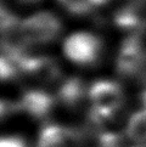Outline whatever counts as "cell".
<instances>
[{"instance_id": "obj_3", "label": "cell", "mask_w": 146, "mask_h": 147, "mask_svg": "<svg viewBox=\"0 0 146 147\" xmlns=\"http://www.w3.org/2000/svg\"><path fill=\"white\" fill-rule=\"evenodd\" d=\"M89 100L93 106L91 112L102 117H111L121 108L124 96L122 88L117 83L99 80L89 89Z\"/></svg>"}, {"instance_id": "obj_9", "label": "cell", "mask_w": 146, "mask_h": 147, "mask_svg": "<svg viewBox=\"0 0 146 147\" xmlns=\"http://www.w3.org/2000/svg\"><path fill=\"white\" fill-rule=\"evenodd\" d=\"M127 134L138 144H146V108L135 112L129 118Z\"/></svg>"}, {"instance_id": "obj_14", "label": "cell", "mask_w": 146, "mask_h": 147, "mask_svg": "<svg viewBox=\"0 0 146 147\" xmlns=\"http://www.w3.org/2000/svg\"><path fill=\"white\" fill-rule=\"evenodd\" d=\"M138 147H140V146H138Z\"/></svg>"}, {"instance_id": "obj_12", "label": "cell", "mask_w": 146, "mask_h": 147, "mask_svg": "<svg viewBox=\"0 0 146 147\" xmlns=\"http://www.w3.org/2000/svg\"><path fill=\"white\" fill-rule=\"evenodd\" d=\"M141 100H143V103H144V106L146 108V90L143 92V95H141Z\"/></svg>"}, {"instance_id": "obj_10", "label": "cell", "mask_w": 146, "mask_h": 147, "mask_svg": "<svg viewBox=\"0 0 146 147\" xmlns=\"http://www.w3.org/2000/svg\"><path fill=\"white\" fill-rule=\"evenodd\" d=\"M59 1L72 13L80 15L87 13L94 7L101 6V5L106 4L108 0H59Z\"/></svg>"}, {"instance_id": "obj_8", "label": "cell", "mask_w": 146, "mask_h": 147, "mask_svg": "<svg viewBox=\"0 0 146 147\" xmlns=\"http://www.w3.org/2000/svg\"><path fill=\"white\" fill-rule=\"evenodd\" d=\"M59 100L73 111H78L85 97V86L78 78H71L61 84L57 92Z\"/></svg>"}, {"instance_id": "obj_6", "label": "cell", "mask_w": 146, "mask_h": 147, "mask_svg": "<svg viewBox=\"0 0 146 147\" xmlns=\"http://www.w3.org/2000/svg\"><path fill=\"white\" fill-rule=\"evenodd\" d=\"M38 147H84V141L83 135L73 128L48 125L41 130Z\"/></svg>"}, {"instance_id": "obj_11", "label": "cell", "mask_w": 146, "mask_h": 147, "mask_svg": "<svg viewBox=\"0 0 146 147\" xmlns=\"http://www.w3.org/2000/svg\"><path fill=\"white\" fill-rule=\"evenodd\" d=\"M0 147H27V144L20 136H3Z\"/></svg>"}, {"instance_id": "obj_4", "label": "cell", "mask_w": 146, "mask_h": 147, "mask_svg": "<svg viewBox=\"0 0 146 147\" xmlns=\"http://www.w3.org/2000/svg\"><path fill=\"white\" fill-rule=\"evenodd\" d=\"M9 59V57H7ZM11 60V59H10ZM17 65L18 69L40 84H51L60 79L61 69L57 62L53 57L46 56H26L21 55L12 60Z\"/></svg>"}, {"instance_id": "obj_5", "label": "cell", "mask_w": 146, "mask_h": 147, "mask_svg": "<svg viewBox=\"0 0 146 147\" xmlns=\"http://www.w3.org/2000/svg\"><path fill=\"white\" fill-rule=\"evenodd\" d=\"M146 61V54L143 50L138 36H130L123 41L117 56V69L123 76H134L141 71Z\"/></svg>"}, {"instance_id": "obj_2", "label": "cell", "mask_w": 146, "mask_h": 147, "mask_svg": "<svg viewBox=\"0 0 146 147\" xmlns=\"http://www.w3.org/2000/svg\"><path fill=\"white\" fill-rule=\"evenodd\" d=\"M22 33L28 44H45L61 33V22L50 12H38L21 22Z\"/></svg>"}, {"instance_id": "obj_13", "label": "cell", "mask_w": 146, "mask_h": 147, "mask_svg": "<svg viewBox=\"0 0 146 147\" xmlns=\"http://www.w3.org/2000/svg\"><path fill=\"white\" fill-rule=\"evenodd\" d=\"M23 1H28V3H33V1H36V0H23Z\"/></svg>"}, {"instance_id": "obj_7", "label": "cell", "mask_w": 146, "mask_h": 147, "mask_svg": "<svg viewBox=\"0 0 146 147\" xmlns=\"http://www.w3.org/2000/svg\"><path fill=\"white\" fill-rule=\"evenodd\" d=\"M54 97L40 90H29L23 94L20 101V107L30 117L44 119L49 117L54 108Z\"/></svg>"}, {"instance_id": "obj_1", "label": "cell", "mask_w": 146, "mask_h": 147, "mask_svg": "<svg viewBox=\"0 0 146 147\" xmlns=\"http://www.w3.org/2000/svg\"><path fill=\"white\" fill-rule=\"evenodd\" d=\"M102 43L100 38L91 33H73L64 43V54L77 65H93L100 59Z\"/></svg>"}]
</instances>
